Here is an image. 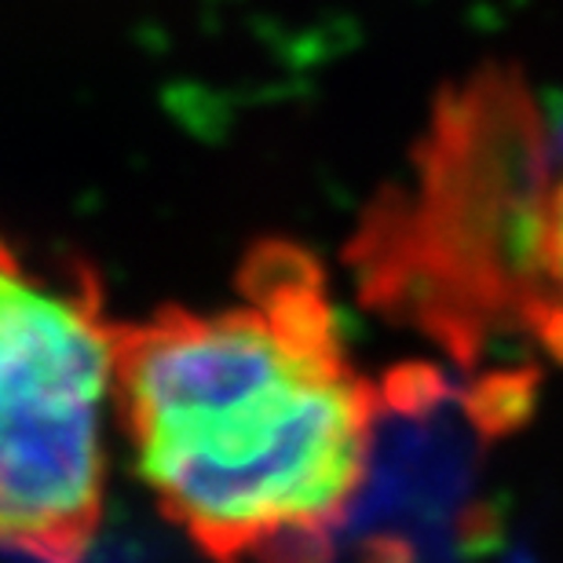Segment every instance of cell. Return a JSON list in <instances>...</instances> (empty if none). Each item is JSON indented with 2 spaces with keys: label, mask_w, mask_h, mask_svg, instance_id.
<instances>
[{
  "label": "cell",
  "mask_w": 563,
  "mask_h": 563,
  "mask_svg": "<svg viewBox=\"0 0 563 563\" xmlns=\"http://www.w3.org/2000/svg\"><path fill=\"white\" fill-rule=\"evenodd\" d=\"M545 201L538 110L520 77L487 66L439 99L418 187L380 201L358 231L352 261L363 297L461 355L527 336L563 358Z\"/></svg>",
  "instance_id": "7a4b0ae2"
},
{
  "label": "cell",
  "mask_w": 563,
  "mask_h": 563,
  "mask_svg": "<svg viewBox=\"0 0 563 563\" xmlns=\"http://www.w3.org/2000/svg\"><path fill=\"white\" fill-rule=\"evenodd\" d=\"M114 347L96 286L59 289L0 234V545L85 563L107 505Z\"/></svg>",
  "instance_id": "3957f363"
},
{
  "label": "cell",
  "mask_w": 563,
  "mask_h": 563,
  "mask_svg": "<svg viewBox=\"0 0 563 563\" xmlns=\"http://www.w3.org/2000/svg\"><path fill=\"white\" fill-rule=\"evenodd\" d=\"M545 264L549 278H553L556 300L563 308V176L549 184V201H545Z\"/></svg>",
  "instance_id": "277c9868"
},
{
  "label": "cell",
  "mask_w": 563,
  "mask_h": 563,
  "mask_svg": "<svg viewBox=\"0 0 563 563\" xmlns=\"http://www.w3.org/2000/svg\"><path fill=\"white\" fill-rule=\"evenodd\" d=\"M223 308L110 319L114 410L168 523L217 563H319L363 494L380 396L308 250L256 242Z\"/></svg>",
  "instance_id": "6da1fadb"
}]
</instances>
